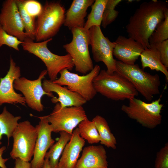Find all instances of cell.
I'll return each mask as SVG.
<instances>
[{"mask_svg": "<svg viewBox=\"0 0 168 168\" xmlns=\"http://www.w3.org/2000/svg\"><path fill=\"white\" fill-rule=\"evenodd\" d=\"M168 10L167 2L153 0L142 3L130 17L126 29L129 37L150 47L149 39Z\"/></svg>", "mask_w": 168, "mask_h": 168, "instance_id": "6da1fadb", "label": "cell"}, {"mask_svg": "<svg viewBox=\"0 0 168 168\" xmlns=\"http://www.w3.org/2000/svg\"><path fill=\"white\" fill-rule=\"evenodd\" d=\"M93 84L97 93L114 100H129L138 95L131 83L116 72L109 74L100 70Z\"/></svg>", "mask_w": 168, "mask_h": 168, "instance_id": "7a4b0ae2", "label": "cell"}, {"mask_svg": "<svg viewBox=\"0 0 168 168\" xmlns=\"http://www.w3.org/2000/svg\"><path fill=\"white\" fill-rule=\"evenodd\" d=\"M115 65L116 72L130 82L147 100L151 101L154 96L160 94L161 83L158 74L146 72L137 64L128 65L116 60Z\"/></svg>", "mask_w": 168, "mask_h": 168, "instance_id": "3957f363", "label": "cell"}, {"mask_svg": "<svg viewBox=\"0 0 168 168\" xmlns=\"http://www.w3.org/2000/svg\"><path fill=\"white\" fill-rule=\"evenodd\" d=\"M52 38L40 42H34L28 38L21 44L23 49L40 58L47 68L49 80L54 81L57 79L58 73L62 70L67 69L71 70L74 65L70 55L67 54L59 55L52 52L48 48V43Z\"/></svg>", "mask_w": 168, "mask_h": 168, "instance_id": "277c9868", "label": "cell"}, {"mask_svg": "<svg viewBox=\"0 0 168 168\" xmlns=\"http://www.w3.org/2000/svg\"><path fill=\"white\" fill-rule=\"evenodd\" d=\"M65 12L64 7L60 2H45L36 22V42L52 38L57 34L64 24Z\"/></svg>", "mask_w": 168, "mask_h": 168, "instance_id": "5b68a950", "label": "cell"}, {"mask_svg": "<svg viewBox=\"0 0 168 168\" xmlns=\"http://www.w3.org/2000/svg\"><path fill=\"white\" fill-rule=\"evenodd\" d=\"M161 95L158 99L148 103L134 97L129 100L128 105H123L121 110L142 126L153 129L161 123V113L164 105L161 103Z\"/></svg>", "mask_w": 168, "mask_h": 168, "instance_id": "8992f818", "label": "cell"}, {"mask_svg": "<svg viewBox=\"0 0 168 168\" xmlns=\"http://www.w3.org/2000/svg\"><path fill=\"white\" fill-rule=\"evenodd\" d=\"M71 30L72 40L63 47L71 57L76 71L85 75L94 67L89 50V31L83 27L74 28Z\"/></svg>", "mask_w": 168, "mask_h": 168, "instance_id": "52a82bcc", "label": "cell"}, {"mask_svg": "<svg viewBox=\"0 0 168 168\" xmlns=\"http://www.w3.org/2000/svg\"><path fill=\"white\" fill-rule=\"evenodd\" d=\"M38 136L37 127L28 120L20 122L14 130L12 137L13 144L10 152L13 159L19 158L29 162L33 156Z\"/></svg>", "mask_w": 168, "mask_h": 168, "instance_id": "ba28073f", "label": "cell"}, {"mask_svg": "<svg viewBox=\"0 0 168 168\" xmlns=\"http://www.w3.org/2000/svg\"><path fill=\"white\" fill-rule=\"evenodd\" d=\"M100 70V66L96 65L88 73L80 76L65 69L60 72L59 77L53 82L60 85L66 86L70 90L77 93L87 101H89L97 94L94 86L93 80Z\"/></svg>", "mask_w": 168, "mask_h": 168, "instance_id": "9c48e42d", "label": "cell"}, {"mask_svg": "<svg viewBox=\"0 0 168 168\" xmlns=\"http://www.w3.org/2000/svg\"><path fill=\"white\" fill-rule=\"evenodd\" d=\"M87 118L82 106L62 108L59 103L56 104L52 113L48 115V120L52 132L64 131L71 134L75 128Z\"/></svg>", "mask_w": 168, "mask_h": 168, "instance_id": "30bf717a", "label": "cell"}, {"mask_svg": "<svg viewBox=\"0 0 168 168\" xmlns=\"http://www.w3.org/2000/svg\"><path fill=\"white\" fill-rule=\"evenodd\" d=\"M89 31L90 45L94 60L96 62H103L106 66L107 72L113 73L116 72V61L113 55L114 42H111L104 36L100 26H93Z\"/></svg>", "mask_w": 168, "mask_h": 168, "instance_id": "8fae6325", "label": "cell"}, {"mask_svg": "<svg viewBox=\"0 0 168 168\" xmlns=\"http://www.w3.org/2000/svg\"><path fill=\"white\" fill-rule=\"evenodd\" d=\"M47 74V70H44L36 79L30 80L25 77H20L15 80L13 83L14 88L20 91L23 95L28 106L39 112L42 111L44 109L41 102L43 96L46 95L52 98L55 96L52 92H46L43 88L42 81L45 78Z\"/></svg>", "mask_w": 168, "mask_h": 168, "instance_id": "7c38bea8", "label": "cell"}, {"mask_svg": "<svg viewBox=\"0 0 168 168\" xmlns=\"http://www.w3.org/2000/svg\"><path fill=\"white\" fill-rule=\"evenodd\" d=\"M0 25L8 34L21 41L29 38L25 32L15 0L3 2L0 12Z\"/></svg>", "mask_w": 168, "mask_h": 168, "instance_id": "4fadbf2b", "label": "cell"}, {"mask_svg": "<svg viewBox=\"0 0 168 168\" xmlns=\"http://www.w3.org/2000/svg\"><path fill=\"white\" fill-rule=\"evenodd\" d=\"M38 118L40 121L36 126L38 129V136L33 158L30 162L32 168H42L47 151L55 142L52 137V130L48 120V115Z\"/></svg>", "mask_w": 168, "mask_h": 168, "instance_id": "5bb4252c", "label": "cell"}, {"mask_svg": "<svg viewBox=\"0 0 168 168\" xmlns=\"http://www.w3.org/2000/svg\"><path fill=\"white\" fill-rule=\"evenodd\" d=\"M21 76L20 67L11 57L9 69L5 76L0 79V107L4 103L20 104L26 105L24 97L22 95L17 93L13 87L14 81Z\"/></svg>", "mask_w": 168, "mask_h": 168, "instance_id": "9a60e30c", "label": "cell"}, {"mask_svg": "<svg viewBox=\"0 0 168 168\" xmlns=\"http://www.w3.org/2000/svg\"><path fill=\"white\" fill-rule=\"evenodd\" d=\"M114 42L113 56L127 64H135L144 49L138 42L123 35H119Z\"/></svg>", "mask_w": 168, "mask_h": 168, "instance_id": "2e32d148", "label": "cell"}, {"mask_svg": "<svg viewBox=\"0 0 168 168\" xmlns=\"http://www.w3.org/2000/svg\"><path fill=\"white\" fill-rule=\"evenodd\" d=\"M43 88L47 92H54L58 96L52 98V102L59 103L62 108L82 106L87 101L77 93L71 91L66 86H63L50 80L44 79L42 83Z\"/></svg>", "mask_w": 168, "mask_h": 168, "instance_id": "e0dca14e", "label": "cell"}, {"mask_svg": "<svg viewBox=\"0 0 168 168\" xmlns=\"http://www.w3.org/2000/svg\"><path fill=\"white\" fill-rule=\"evenodd\" d=\"M75 168H108L106 151L102 145L84 147Z\"/></svg>", "mask_w": 168, "mask_h": 168, "instance_id": "ac0fdd59", "label": "cell"}, {"mask_svg": "<svg viewBox=\"0 0 168 168\" xmlns=\"http://www.w3.org/2000/svg\"><path fill=\"white\" fill-rule=\"evenodd\" d=\"M85 142V140L80 136L77 127L73 131L71 138L63 151L58 168H75Z\"/></svg>", "mask_w": 168, "mask_h": 168, "instance_id": "d6986e66", "label": "cell"}, {"mask_svg": "<svg viewBox=\"0 0 168 168\" xmlns=\"http://www.w3.org/2000/svg\"><path fill=\"white\" fill-rule=\"evenodd\" d=\"M94 0H74L65 13L63 25L71 30L75 28L84 27L88 8Z\"/></svg>", "mask_w": 168, "mask_h": 168, "instance_id": "ffe728a7", "label": "cell"}, {"mask_svg": "<svg viewBox=\"0 0 168 168\" xmlns=\"http://www.w3.org/2000/svg\"><path fill=\"white\" fill-rule=\"evenodd\" d=\"M142 69L148 68L151 70L160 71L165 75L166 81H168V68L162 63L159 52L154 47L144 49L140 56Z\"/></svg>", "mask_w": 168, "mask_h": 168, "instance_id": "44dd1931", "label": "cell"}, {"mask_svg": "<svg viewBox=\"0 0 168 168\" xmlns=\"http://www.w3.org/2000/svg\"><path fill=\"white\" fill-rule=\"evenodd\" d=\"M92 120L94 122L98 130L100 143L108 148L115 149L117 141L105 119L100 115H97Z\"/></svg>", "mask_w": 168, "mask_h": 168, "instance_id": "7402d4cb", "label": "cell"}, {"mask_svg": "<svg viewBox=\"0 0 168 168\" xmlns=\"http://www.w3.org/2000/svg\"><path fill=\"white\" fill-rule=\"evenodd\" d=\"M59 133L60 137L58 141L50 148L45 156L48 158L52 168H58L59 158L72 137V134L65 131H61Z\"/></svg>", "mask_w": 168, "mask_h": 168, "instance_id": "603a6c76", "label": "cell"}, {"mask_svg": "<svg viewBox=\"0 0 168 168\" xmlns=\"http://www.w3.org/2000/svg\"><path fill=\"white\" fill-rule=\"evenodd\" d=\"M21 118L20 116H14L7 110L6 106L4 107L2 112L0 114V141L2 135H6L8 139V145L10 138L12 137L18 124V121ZM1 143L0 141V145Z\"/></svg>", "mask_w": 168, "mask_h": 168, "instance_id": "cb8c5ba5", "label": "cell"}, {"mask_svg": "<svg viewBox=\"0 0 168 168\" xmlns=\"http://www.w3.org/2000/svg\"><path fill=\"white\" fill-rule=\"evenodd\" d=\"M108 0H96L91 6V10L88 16L84 28L89 30L94 26H100L104 11Z\"/></svg>", "mask_w": 168, "mask_h": 168, "instance_id": "d4e9b609", "label": "cell"}, {"mask_svg": "<svg viewBox=\"0 0 168 168\" xmlns=\"http://www.w3.org/2000/svg\"><path fill=\"white\" fill-rule=\"evenodd\" d=\"M80 136L87 140L90 144L100 142V136L94 122L88 118L81 122L78 125Z\"/></svg>", "mask_w": 168, "mask_h": 168, "instance_id": "484cf974", "label": "cell"}, {"mask_svg": "<svg viewBox=\"0 0 168 168\" xmlns=\"http://www.w3.org/2000/svg\"><path fill=\"white\" fill-rule=\"evenodd\" d=\"M24 26V31L28 37L35 39L36 22L35 17L29 15L24 7L23 0H15Z\"/></svg>", "mask_w": 168, "mask_h": 168, "instance_id": "4316f807", "label": "cell"}, {"mask_svg": "<svg viewBox=\"0 0 168 168\" xmlns=\"http://www.w3.org/2000/svg\"><path fill=\"white\" fill-rule=\"evenodd\" d=\"M168 40V10L165 15L164 19L157 25L149 39L150 45L157 44Z\"/></svg>", "mask_w": 168, "mask_h": 168, "instance_id": "83f0119b", "label": "cell"}, {"mask_svg": "<svg viewBox=\"0 0 168 168\" xmlns=\"http://www.w3.org/2000/svg\"><path fill=\"white\" fill-rule=\"evenodd\" d=\"M121 0H108L103 15L101 25L105 28L114 21L118 16L119 12L115 9Z\"/></svg>", "mask_w": 168, "mask_h": 168, "instance_id": "f1b7e54d", "label": "cell"}, {"mask_svg": "<svg viewBox=\"0 0 168 168\" xmlns=\"http://www.w3.org/2000/svg\"><path fill=\"white\" fill-rule=\"evenodd\" d=\"M23 42L8 34L0 25V48L5 45L16 50H19V46Z\"/></svg>", "mask_w": 168, "mask_h": 168, "instance_id": "f546056e", "label": "cell"}, {"mask_svg": "<svg viewBox=\"0 0 168 168\" xmlns=\"http://www.w3.org/2000/svg\"><path fill=\"white\" fill-rule=\"evenodd\" d=\"M155 168H168V143L157 152L155 159Z\"/></svg>", "mask_w": 168, "mask_h": 168, "instance_id": "4dcf8cb0", "label": "cell"}, {"mask_svg": "<svg viewBox=\"0 0 168 168\" xmlns=\"http://www.w3.org/2000/svg\"><path fill=\"white\" fill-rule=\"evenodd\" d=\"M24 8L30 16L36 17L40 13L42 6L38 1L34 0H23Z\"/></svg>", "mask_w": 168, "mask_h": 168, "instance_id": "1f68e13d", "label": "cell"}, {"mask_svg": "<svg viewBox=\"0 0 168 168\" xmlns=\"http://www.w3.org/2000/svg\"><path fill=\"white\" fill-rule=\"evenodd\" d=\"M150 46L154 47L158 50L162 63L168 68V40Z\"/></svg>", "mask_w": 168, "mask_h": 168, "instance_id": "d6a6232c", "label": "cell"}, {"mask_svg": "<svg viewBox=\"0 0 168 168\" xmlns=\"http://www.w3.org/2000/svg\"><path fill=\"white\" fill-rule=\"evenodd\" d=\"M15 160L14 168H32L30 162L24 161L19 158Z\"/></svg>", "mask_w": 168, "mask_h": 168, "instance_id": "836d02e7", "label": "cell"}, {"mask_svg": "<svg viewBox=\"0 0 168 168\" xmlns=\"http://www.w3.org/2000/svg\"><path fill=\"white\" fill-rule=\"evenodd\" d=\"M6 149V147L3 146L0 148V167L1 168H7L5 165V163L8 160V158L4 159L2 157V155L4 151Z\"/></svg>", "mask_w": 168, "mask_h": 168, "instance_id": "e575fe53", "label": "cell"}, {"mask_svg": "<svg viewBox=\"0 0 168 168\" xmlns=\"http://www.w3.org/2000/svg\"><path fill=\"white\" fill-rule=\"evenodd\" d=\"M42 168H52L50 164L48 157H45L44 163Z\"/></svg>", "mask_w": 168, "mask_h": 168, "instance_id": "d590c367", "label": "cell"}]
</instances>
